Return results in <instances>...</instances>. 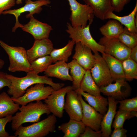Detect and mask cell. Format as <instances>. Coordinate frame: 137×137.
<instances>
[{
    "label": "cell",
    "instance_id": "7402d4cb",
    "mask_svg": "<svg viewBox=\"0 0 137 137\" xmlns=\"http://www.w3.org/2000/svg\"><path fill=\"white\" fill-rule=\"evenodd\" d=\"M85 126L81 121L70 119L58 126V130L64 133L63 137H78L82 133Z\"/></svg>",
    "mask_w": 137,
    "mask_h": 137
},
{
    "label": "cell",
    "instance_id": "60d3db41",
    "mask_svg": "<svg viewBox=\"0 0 137 137\" xmlns=\"http://www.w3.org/2000/svg\"><path fill=\"white\" fill-rule=\"evenodd\" d=\"M129 58L137 62V45L131 49Z\"/></svg>",
    "mask_w": 137,
    "mask_h": 137
},
{
    "label": "cell",
    "instance_id": "4fadbf2b",
    "mask_svg": "<svg viewBox=\"0 0 137 137\" xmlns=\"http://www.w3.org/2000/svg\"><path fill=\"white\" fill-rule=\"evenodd\" d=\"M78 94L82 108L81 121L85 126L89 127L95 131L100 130V124L104 115L86 103L83 99L82 96Z\"/></svg>",
    "mask_w": 137,
    "mask_h": 137
},
{
    "label": "cell",
    "instance_id": "2e32d148",
    "mask_svg": "<svg viewBox=\"0 0 137 137\" xmlns=\"http://www.w3.org/2000/svg\"><path fill=\"white\" fill-rule=\"evenodd\" d=\"M75 53L73 59L86 70H90L93 66L95 59L92 50L80 42L75 43Z\"/></svg>",
    "mask_w": 137,
    "mask_h": 137
},
{
    "label": "cell",
    "instance_id": "ac0fdd59",
    "mask_svg": "<svg viewBox=\"0 0 137 137\" xmlns=\"http://www.w3.org/2000/svg\"><path fill=\"white\" fill-rule=\"evenodd\" d=\"M108 108L107 111L104 115L100 124L102 137H109L111 132V126L113 119L116 113L117 100L110 96L107 98Z\"/></svg>",
    "mask_w": 137,
    "mask_h": 137
},
{
    "label": "cell",
    "instance_id": "52a82bcc",
    "mask_svg": "<svg viewBox=\"0 0 137 137\" xmlns=\"http://www.w3.org/2000/svg\"><path fill=\"white\" fill-rule=\"evenodd\" d=\"M25 4L23 7L16 9H9L3 11L2 14H10L13 15L15 18V23L13 27L12 31L15 32L18 28H21L23 25L20 24L18 20V18L21 14L26 12H29V13L26 15L27 18L33 16L35 14H39L42 11L41 7L43 6H47L50 3V0H38L33 1L31 0H26Z\"/></svg>",
    "mask_w": 137,
    "mask_h": 137
},
{
    "label": "cell",
    "instance_id": "44dd1931",
    "mask_svg": "<svg viewBox=\"0 0 137 137\" xmlns=\"http://www.w3.org/2000/svg\"><path fill=\"white\" fill-rule=\"evenodd\" d=\"M92 9L94 15L101 20H105L107 13L113 11L111 0H83Z\"/></svg>",
    "mask_w": 137,
    "mask_h": 137
},
{
    "label": "cell",
    "instance_id": "7bdbcfd3",
    "mask_svg": "<svg viewBox=\"0 0 137 137\" xmlns=\"http://www.w3.org/2000/svg\"><path fill=\"white\" fill-rule=\"evenodd\" d=\"M22 0H16V3L17 4H20L22 3Z\"/></svg>",
    "mask_w": 137,
    "mask_h": 137
},
{
    "label": "cell",
    "instance_id": "9c48e42d",
    "mask_svg": "<svg viewBox=\"0 0 137 137\" xmlns=\"http://www.w3.org/2000/svg\"><path fill=\"white\" fill-rule=\"evenodd\" d=\"M98 43L104 46V53L122 61L129 58L131 49L120 41L117 38L104 36Z\"/></svg>",
    "mask_w": 137,
    "mask_h": 137
},
{
    "label": "cell",
    "instance_id": "8992f818",
    "mask_svg": "<svg viewBox=\"0 0 137 137\" xmlns=\"http://www.w3.org/2000/svg\"><path fill=\"white\" fill-rule=\"evenodd\" d=\"M71 13L70 18L71 25L74 27L87 26L88 22L91 24L94 15L92 8L87 4H83L76 0H67Z\"/></svg>",
    "mask_w": 137,
    "mask_h": 137
},
{
    "label": "cell",
    "instance_id": "cb8c5ba5",
    "mask_svg": "<svg viewBox=\"0 0 137 137\" xmlns=\"http://www.w3.org/2000/svg\"><path fill=\"white\" fill-rule=\"evenodd\" d=\"M102 54V56L107 64L114 81L125 79L122 61L105 53Z\"/></svg>",
    "mask_w": 137,
    "mask_h": 137
},
{
    "label": "cell",
    "instance_id": "f546056e",
    "mask_svg": "<svg viewBox=\"0 0 137 137\" xmlns=\"http://www.w3.org/2000/svg\"><path fill=\"white\" fill-rule=\"evenodd\" d=\"M121 61L126 80L137 79V62L130 58Z\"/></svg>",
    "mask_w": 137,
    "mask_h": 137
},
{
    "label": "cell",
    "instance_id": "277c9868",
    "mask_svg": "<svg viewBox=\"0 0 137 137\" xmlns=\"http://www.w3.org/2000/svg\"><path fill=\"white\" fill-rule=\"evenodd\" d=\"M0 45L8 56L10 62L8 67L9 71H23L27 73L32 71L26 50L24 47L10 46L0 39Z\"/></svg>",
    "mask_w": 137,
    "mask_h": 137
},
{
    "label": "cell",
    "instance_id": "b9f144b4",
    "mask_svg": "<svg viewBox=\"0 0 137 137\" xmlns=\"http://www.w3.org/2000/svg\"><path fill=\"white\" fill-rule=\"evenodd\" d=\"M5 64V62L3 60L0 59V69H2Z\"/></svg>",
    "mask_w": 137,
    "mask_h": 137
},
{
    "label": "cell",
    "instance_id": "6da1fadb",
    "mask_svg": "<svg viewBox=\"0 0 137 137\" xmlns=\"http://www.w3.org/2000/svg\"><path fill=\"white\" fill-rule=\"evenodd\" d=\"M38 74L32 71L27 73L24 77H19L6 74L7 77L11 81V84L8 87V94L12 96V98H17L22 96L28 87L36 84H47L55 90L64 85V83L54 82L52 79L45 75L41 76Z\"/></svg>",
    "mask_w": 137,
    "mask_h": 137
},
{
    "label": "cell",
    "instance_id": "484cf974",
    "mask_svg": "<svg viewBox=\"0 0 137 137\" xmlns=\"http://www.w3.org/2000/svg\"><path fill=\"white\" fill-rule=\"evenodd\" d=\"M99 29L101 34L105 37L111 38H117L123 32L124 28L117 21L112 19Z\"/></svg>",
    "mask_w": 137,
    "mask_h": 137
},
{
    "label": "cell",
    "instance_id": "5b68a950",
    "mask_svg": "<svg viewBox=\"0 0 137 137\" xmlns=\"http://www.w3.org/2000/svg\"><path fill=\"white\" fill-rule=\"evenodd\" d=\"M91 24L84 27H74L69 23H67L66 32L69 37L75 43L80 42L90 48L94 54L99 52L102 54L104 53V46L97 43L92 37L90 31Z\"/></svg>",
    "mask_w": 137,
    "mask_h": 137
},
{
    "label": "cell",
    "instance_id": "e575fe53",
    "mask_svg": "<svg viewBox=\"0 0 137 137\" xmlns=\"http://www.w3.org/2000/svg\"><path fill=\"white\" fill-rule=\"evenodd\" d=\"M12 117V115H11L0 118V137H11L6 131L5 128L7 123L11 121Z\"/></svg>",
    "mask_w": 137,
    "mask_h": 137
},
{
    "label": "cell",
    "instance_id": "ba28073f",
    "mask_svg": "<svg viewBox=\"0 0 137 137\" xmlns=\"http://www.w3.org/2000/svg\"><path fill=\"white\" fill-rule=\"evenodd\" d=\"M54 90L49 85L45 86L43 83L36 84L27 89L22 96L12 99L15 103L19 105H25L33 101H38L44 100Z\"/></svg>",
    "mask_w": 137,
    "mask_h": 137
},
{
    "label": "cell",
    "instance_id": "603a6c76",
    "mask_svg": "<svg viewBox=\"0 0 137 137\" xmlns=\"http://www.w3.org/2000/svg\"><path fill=\"white\" fill-rule=\"evenodd\" d=\"M137 13V1L133 10L128 15L120 16L114 14L113 11H110L106 14L105 20L111 19L116 20L122 25H124L130 32L137 33V26L135 22V17Z\"/></svg>",
    "mask_w": 137,
    "mask_h": 137
},
{
    "label": "cell",
    "instance_id": "836d02e7",
    "mask_svg": "<svg viewBox=\"0 0 137 137\" xmlns=\"http://www.w3.org/2000/svg\"><path fill=\"white\" fill-rule=\"evenodd\" d=\"M119 104V109L127 111H137V97L117 100Z\"/></svg>",
    "mask_w": 137,
    "mask_h": 137
},
{
    "label": "cell",
    "instance_id": "83f0119b",
    "mask_svg": "<svg viewBox=\"0 0 137 137\" xmlns=\"http://www.w3.org/2000/svg\"><path fill=\"white\" fill-rule=\"evenodd\" d=\"M80 89L83 92L94 96L101 95L100 88L93 79L90 70L86 71L81 82Z\"/></svg>",
    "mask_w": 137,
    "mask_h": 137
},
{
    "label": "cell",
    "instance_id": "1f68e13d",
    "mask_svg": "<svg viewBox=\"0 0 137 137\" xmlns=\"http://www.w3.org/2000/svg\"><path fill=\"white\" fill-rule=\"evenodd\" d=\"M52 63L50 56L48 55L35 59L30 63V64L32 71L38 74L44 72Z\"/></svg>",
    "mask_w": 137,
    "mask_h": 137
},
{
    "label": "cell",
    "instance_id": "e0dca14e",
    "mask_svg": "<svg viewBox=\"0 0 137 137\" xmlns=\"http://www.w3.org/2000/svg\"><path fill=\"white\" fill-rule=\"evenodd\" d=\"M53 49V43L48 38L35 40L32 47L26 50L29 62L30 63L38 58L50 55Z\"/></svg>",
    "mask_w": 137,
    "mask_h": 137
},
{
    "label": "cell",
    "instance_id": "d6986e66",
    "mask_svg": "<svg viewBox=\"0 0 137 137\" xmlns=\"http://www.w3.org/2000/svg\"><path fill=\"white\" fill-rule=\"evenodd\" d=\"M70 70L68 63L64 61H58L49 65L44 72L48 77L56 78L63 81H73L72 78L69 74Z\"/></svg>",
    "mask_w": 137,
    "mask_h": 137
},
{
    "label": "cell",
    "instance_id": "ab89813d",
    "mask_svg": "<svg viewBox=\"0 0 137 137\" xmlns=\"http://www.w3.org/2000/svg\"><path fill=\"white\" fill-rule=\"evenodd\" d=\"M127 131L123 128L114 129L110 135L111 137H126Z\"/></svg>",
    "mask_w": 137,
    "mask_h": 137
},
{
    "label": "cell",
    "instance_id": "7a4b0ae2",
    "mask_svg": "<svg viewBox=\"0 0 137 137\" xmlns=\"http://www.w3.org/2000/svg\"><path fill=\"white\" fill-rule=\"evenodd\" d=\"M19 110L20 112L13 116L11 121V128L13 131L24 123L39 122L42 115H48L51 113L46 104L41 101L22 106Z\"/></svg>",
    "mask_w": 137,
    "mask_h": 137
},
{
    "label": "cell",
    "instance_id": "74e56055",
    "mask_svg": "<svg viewBox=\"0 0 137 137\" xmlns=\"http://www.w3.org/2000/svg\"><path fill=\"white\" fill-rule=\"evenodd\" d=\"M16 3L15 0H0V15L3 11L10 9Z\"/></svg>",
    "mask_w": 137,
    "mask_h": 137
},
{
    "label": "cell",
    "instance_id": "7c38bea8",
    "mask_svg": "<svg viewBox=\"0 0 137 137\" xmlns=\"http://www.w3.org/2000/svg\"><path fill=\"white\" fill-rule=\"evenodd\" d=\"M115 81L114 83L100 87L101 93L117 100H121L129 97L132 89L126 80L121 79Z\"/></svg>",
    "mask_w": 137,
    "mask_h": 137
},
{
    "label": "cell",
    "instance_id": "ffe728a7",
    "mask_svg": "<svg viewBox=\"0 0 137 137\" xmlns=\"http://www.w3.org/2000/svg\"><path fill=\"white\" fill-rule=\"evenodd\" d=\"M76 91L83 97L91 106L100 113L104 115L108 109V101L107 98L102 96H96L90 94L80 90V89Z\"/></svg>",
    "mask_w": 137,
    "mask_h": 137
},
{
    "label": "cell",
    "instance_id": "d6a6232c",
    "mask_svg": "<svg viewBox=\"0 0 137 137\" xmlns=\"http://www.w3.org/2000/svg\"><path fill=\"white\" fill-rule=\"evenodd\" d=\"M117 38L131 49L137 45V33L130 31L125 27Z\"/></svg>",
    "mask_w": 137,
    "mask_h": 137
},
{
    "label": "cell",
    "instance_id": "d590c367",
    "mask_svg": "<svg viewBox=\"0 0 137 137\" xmlns=\"http://www.w3.org/2000/svg\"><path fill=\"white\" fill-rule=\"evenodd\" d=\"M131 0H111V6L113 11L119 12L124 9L125 6Z\"/></svg>",
    "mask_w": 137,
    "mask_h": 137
},
{
    "label": "cell",
    "instance_id": "5bb4252c",
    "mask_svg": "<svg viewBox=\"0 0 137 137\" xmlns=\"http://www.w3.org/2000/svg\"><path fill=\"white\" fill-rule=\"evenodd\" d=\"M64 110L70 119L81 121L82 115V106L78 94L75 91L72 89L66 93Z\"/></svg>",
    "mask_w": 137,
    "mask_h": 137
},
{
    "label": "cell",
    "instance_id": "f35d334b",
    "mask_svg": "<svg viewBox=\"0 0 137 137\" xmlns=\"http://www.w3.org/2000/svg\"><path fill=\"white\" fill-rule=\"evenodd\" d=\"M11 84V81L6 76V73L0 71V91L3 88L8 87Z\"/></svg>",
    "mask_w": 137,
    "mask_h": 137
},
{
    "label": "cell",
    "instance_id": "4316f807",
    "mask_svg": "<svg viewBox=\"0 0 137 137\" xmlns=\"http://www.w3.org/2000/svg\"><path fill=\"white\" fill-rule=\"evenodd\" d=\"M72 79V90L76 91L80 89L81 81L86 71L74 59L68 63Z\"/></svg>",
    "mask_w": 137,
    "mask_h": 137
},
{
    "label": "cell",
    "instance_id": "8fae6325",
    "mask_svg": "<svg viewBox=\"0 0 137 137\" xmlns=\"http://www.w3.org/2000/svg\"><path fill=\"white\" fill-rule=\"evenodd\" d=\"M72 89V86L68 85L54 90L44 100L50 112L56 117L59 118L63 117L65 96L68 92Z\"/></svg>",
    "mask_w": 137,
    "mask_h": 137
},
{
    "label": "cell",
    "instance_id": "4dcf8cb0",
    "mask_svg": "<svg viewBox=\"0 0 137 137\" xmlns=\"http://www.w3.org/2000/svg\"><path fill=\"white\" fill-rule=\"evenodd\" d=\"M137 116V112L119 110L115 115L112 127L114 129L123 128L124 123L126 120Z\"/></svg>",
    "mask_w": 137,
    "mask_h": 137
},
{
    "label": "cell",
    "instance_id": "f1b7e54d",
    "mask_svg": "<svg viewBox=\"0 0 137 137\" xmlns=\"http://www.w3.org/2000/svg\"><path fill=\"white\" fill-rule=\"evenodd\" d=\"M75 43L72 40H69L68 43L63 47L59 49H53L50 54L52 63L58 61L67 62L71 55Z\"/></svg>",
    "mask_w": 137,
    "mask_h": 137
},
{
    "label": "cell",
    "instance_id": "8d00e7d4",
    "mask_svg": "<svg viewBox=\"0 0 137 137\" xmlns=\"http://www.w3.org/2000/svg\"><path fill=\"white\" fill-rule=\"evenodd\" d=\"M80 137H101L102 132L100 130L96 131L88 126H85L83 132L80 135Z\"/></svg>",
    "mask_w": 137,
    "mask_h": 137
},
{
    "label": "cell",
    "instance_id": "d4e9b609",
    "mask_svg": "<svg viewBox=\"0 0 137 137\" xmlns=\"http://www.w3.org/2000/svg\"><path fill=\"white\" fill-rule=\"evenodd\" d=\"M20 107L6 92H3L0 94V118L12 115Z\"/></svg>",
    "mask_w": 137,
    "mask_h": 137
},
{
    "label": "cell",
    "instance_id": "3957f363",
    "mask_svg": "<svg viewBox=\"0 0 137 137\" xmlns=\"http://www.w3.org/2000/svg\"><path fill=\"white\" fill-rule=\"evenodd\" d=\"M56 117L50 115L43 120L26 126H20L15 131L18 137H44L55 131Z\"/></svg>",
    "mask_w": 137,
    "mask_h": 137
},
{
    "label": "cell",
    "instance_id": "30bf717a",
    "mask_svg": "<svg viewBox=\"0 0 137 137\" xmlns=\"http://www.w3.org/2000/svg\"><path fill=\"white\" fill-rule=\"evenodd\" d=\"M94 55L95 62L90 70L95 83L99 87L112 83L114 80L106 62L98 53Z\"/></svg>",
    "mask_w": 137,
    "mask_h": 137
},
{
    "label": "cell",
    "instance_id": "9a60e30c",
    "mask_svg": "<svg viewBox=\"0 0 137 137\" xmlns=\"http://www.w3.org/2000/svg\"><path fill=\"white\" fill-rule=\"evenodd\" d=\"M29 22L21 28L24 31L31 35L35 40L48 38L53 29L49 25L41 22L32 16Z\"/></svg>",
    "mask_w": 137,
    "mask_h": 137
}]
</instances>
